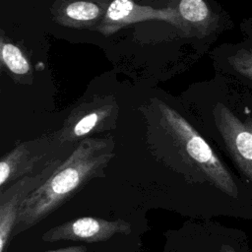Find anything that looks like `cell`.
Instances as JSON below:
<instances>
[{
    "label": "cell",
    "instance_id": "obj_1",
    "mask_svg": "<svg viewBox=\"0 0 252 252\" xmlns=\"http://www.w3.org/2000/svg\"><path fill=\"white\" fill-rule=\"evenodd\" d=\"M111 137L86 138L79 142L51 176L24 201L13 236L43 220L69 201L89 181L102 176L114 157Z\"/></svg>",
    "mask_w": 252,
    "mask_h": 252
},
{
    "label": "cell",
    "instance_id": "obj_2",
    "mask_svg": "<svg viewBox=\"0 0 252 252\" xmlns=\"http://www.w3.org/2000/svg\"><path fill=\"white\" fill-rule=\"evenodd\" d=\"M158 108L161 126L186 161L221 192L237 197L238 190L232 176L198 131L167 104L158 101Z\"/></svg>",
    "mask_w": 252,
    "mask_h": 252
},
{
    "label": "cell",
    "instance_id": "obj_3",
    "mask_svg": "<svg viewBox=\"0 0 252 252\" xmlns=\"http://www.w3.org/2000/svg\"><path fill=\"white\" fill-rule=\"evenodd\" d=\"M119 106L110 96L95 97L76 107L56 134L60 145L82 141L93 133L110 129L116 123Z\"/></svg>",
    "mask_w": 252,
    "mask_h": 252
},
{
    "label": "cell",
    "instance_id": "obj_4",
    "mask_svg": "<svg viewBox=\"0 0 252 252\" xmlns=\"http://www.w3.org/2000/svg\"><path fill=\"white\" fill-rule=\"evenodd\" d=\"M66 158H57L35 175L25 176L0 190V252H6L24 201L42 185Z\"/></svg>",
    "mask_w": 252,
    "mask_h": 252
},
{
    "label": "cell",
    "instance_id": "obj_5",
    "mask_svg": "<svg viewBox=\"0 0 252 252\" xmlns=\"http://www.w3.org/2000/svg\"><path fill=\"white\" fill-rule=\"evenodd\" d=\"M132 228L129 222L118 220H104L93 217L78 218L54 226L42 233L45 242L73 240L87 243L105 241L115 234H129Z\"/></svg>",
    "mask_w": 252,
    "mask_h": 252
},
{
    "label": "cell",
    "instance_id": "obj_6",
    "mask_svg": "<svg viewBox=\"0 0 252 252\" xmlns=\"http://www.w3.org/2000/svg\"><path fill=\"white\" fill-rule=\"evenodd\" d=\"M62 158L49 154L43 141L25 142L4 155L0 160V190L25 176L35 175L53 160Z\"/></svg>",
    "mask_w": 252,
    "mask_h": 252
},
{
    "label": "cell",
    "instance_id": "obj_7",
    "mask_svg": "<svg viewBox=\"0 0 252 252\" xmlns=\"http://www.w3.org/2000/svg\"><path fill=\"white\" fill-rule=\"evenodd\" d=\"M145 21L166 22L180 29L178 14L172 7L154 8L137 4L133 0H112L95 31L108 36L129 25Z\"/></svg>",
    "mask_w": 252,
    "mask_h": 252
},
{
    "label": "cell",
    "instance_id": "obj_8",
    "mask_svg": "<svg viewBox=\"0 0 252 252\" xmlns=\"http://www.w3.org/2000/svg\"><path fill=\"white\" fill-rule=\"evenodd\" d=\"M214 119L230 156L252 181V132L222 103L216 104Z\"/></svg>",
    "mask_w": 252,
    "mask_h": 252
},
{
    "label": "cell",
    "instance_id": "obj_9",
    "mask_svg": "<svg viewBox=\"0 0 252 252\" xmlns=\"http://www.w3.org/2000/svg\"><path fill=\"white\" fill-rule=\"evenodd\" d=\"M112 0H54L53 21L63 27L95 30Z\"/></svg>",
    "mask_w": 252,
    "mask_h": 252
},
{
    "label": "cell",
    "instance_id": "obj_10",
    "mask_svg": "<svg viewBox=\"0 0 252 252\" xmlns=\"http://www.w3.org/2000/svg\"><path fill=\"white\" fill-rule=\"evenodd\" d=\"M180 30L186 36H206L219 26V17L205 0H174Z\"/></svg>",
    "mask_w": 252,
    "mask_h": 252
},
{
    "label": "cell",
    "instance_id": "obj_11",
    "mask_svg": "<svg viewBox=\"0 0 252 252\" xmlns=\"http://www.w3.org/2000/svg\"><path fill=\"white\" fill-rule=\"evenodd\" d=\"M1 62L7 69L15 75L24 76L31 71V65L22 50L15 44L5 41L4 37L0 41Z\"/></svg>",
    "mask_w": 252,
    "mask_h": 252
},
{
    "label": "cell",
    "instance_id": "obj_12",
    "mask_svg": "<svg viewBox=\"0 0 252 252\" xmlns=\"http://www.w3.org/2000/svg\"><path fill=\"white\" fill-rule=\"evenodd\" d=\"M228 63L238 74L252 81V48H240L228 57Z\"/></svg>",
    "mask_w": 252,
    "mask_h": 252
},
{
    "label": "cell",
    "instance_id": "obj_13",
    "mask_svg": "<svg viewBox=\"0 0 252 252\" xmlns=\"http://www.w3.org/2000/svg\"><path fill=\"white\" fill-rule=\"evenodd\" d=\"M47 252H87V247L84 245H76V246H68L64 248H60L57 250H51Z\"/></svg>",
    "mask_w": 252,
    "mask_h": 252
},
{
    "label": "cell",
    "instance_id": "obj_14",
    "mask_svg": "<svg viewBox=\"0 0 252 252\" xmlns=\"http://www.w3.org/2000/svg\"><path fill=\"white\" fill-rule=\"evenodd\" d=\"M221 252H235V250L228 245H223L221 247Z\"/></svg>",
    "mask_w": 252,
    "mask_h": 252
}]
</instances>
